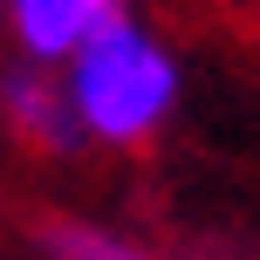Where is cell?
I'll return each mask as SVG.
<instances>
[{"mask_svg": "<svg viewBox=\"0 0 260 260\" xmlns=\"http://www.w3.org/2000/svg\"><path fill=\"white\" fill-rule=\"evenodd\" d=\"M69 103H76L82 137L103 144H144L178 103V62L151 27L130 14H110L76 55H69Z\"/></svg>", "mask_w": 260, "mask_h": 260, "instance_id": "cell-1", "label": "cell"}, {"mask_svg": "<svg viewBox=\"0 0 260 260\" xmlns=\"http://www.w3.org/2000/svg\"><path fill=\"white\" fill-rule=\"evenodd\" d=\"M0 110H7L14 137L35 144V151H48V157H62V151H76V144H82V123H76L69 89L48 76V69H35V62L0 76Z\"/></svg>", "mask_w": 260, "mask_h": 260, "instance_id": "cell-2", "label": "cell"}, {"mask_svg": "<svg viewBox=\"0 0 260 260\" xmlns=\"http://www.w3.org/2000/svg\"><path fill=\"white\" fill-rule=\"evenodd\" d=\"M110 14H123L117 0H7V21L35 62H69Z\"/></svg>", "mask_w": 260, "mask_h": 260, "instance_id": "cell-3", "label": "cell"}, {"mask_svg": "<svg viewBox=\"0 0 260 260\" xmlns=\"http://www.w3.org/2000/svg\"><path fill=\"white\" fill-rule=\"evenodd\" d=\"M41 253L48 260H157L137 240L110 233V226H89V219H48L41 226Z\"/></svg>", "mask_w": 260, "mask_h": 260, "instance_id": "cell-4", "label": "cell"}]
</instances>
